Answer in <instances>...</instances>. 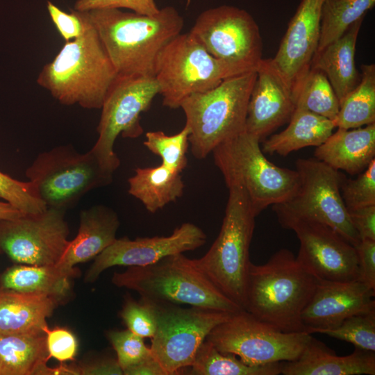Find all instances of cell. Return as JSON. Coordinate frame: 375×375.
<instances>
[{
  "mask_svg": "<svg viewBox=\"0 0 375 375\" xmlns=\"http://www.w3.org/2000/svg\"><path fill=\"white\" fill-rule=\"evenodd\" d=\"M117 74L154 77L163 48L181 33L184 20L173 6L153 15L118 8L85 11Z\"/></svg>",
  "mask_w": 375,
  "mask_h": 375,
  "instance_id": "cell-1",
  "label": "cell"
},
{
  "mask_svg": "<svg viewBox=\"0 0 375 375\" xmlns=\"http://www.w3.org/2000/svg\"><path fill=\"white\" fill-rule=\"evenodd\" d=\"M77 12L83 23V33L65 42L54 59L43 67L37 83L61 104L101 109L117 72L86 12Z\"/></svg>",
  "mask_w": 375,
  "mask_h": 375,
  "instance_id": "cell-2",
  "label": "cell"
},
{
  "mask_svg": "<svg viewBox=\"0 0 375 375\" xmlns=\"http://www.w3.org/2000/svg\"><path fill=\"white\" fill-rule=\"evenodd\" d=\"M317 283L291 251L281 249L263 265L250 263L243 309L282 331L306 332L301 315Z\"/></svg>",
  "mask_w": 375,
  "mask_h": 375,
  "instance_id": "cell-3",
  "label": "cell"
},
{
  "mask_svg": "<svg viewBox=\"0 0 375 375\" xmlns=\"http://www.w3.org/2000/svg\"><path fill=\"white\" fill-rule=\"evenodd\" d=\"M114 285L137 292L141 299L156 303L188 305L235 312L242 308L224 295L183 253L156 263L128 267L115 272Z\"/></svg>",
  "mask_w": 375,
  "mask_h": 375,
  "instance_id": "cell-4",
  "label": "cell"
},
{
  "mask_svg": "<svg viewBox=\"0 0 375 375\" xmlns=\"http://www.w3.org/2000/svg\"><path fill=\"white\" fill-rule=\"evenodd\" d=\"M260 142L244 131L212 151L228 189L243 190L256 217L268 206L290 199L299 182L296 169L281 167L268 160Z\"/></svg>",
  "mask_w": 375,
  "mask_h": 375,
  "instance_id": "cell-5",
  "label": "cell"
},
{
  "mask_svg": "<svg viewBox=\"0 0 375 375\" xmlns=\"http://www.w3.org/2000/svg\"><path fill=\"white\" fill-rule=\"evenodd\" d=\"M256 217L244 191L238 188H228L225 214L218 236L205 255L191 259L199 272L242 309L251 262L249 249Z\"/></svg>",
  "mask_w": 375,
  "mask_h": 375,
  "instance_id": "cell-6",
  "label": "cell"
},
{
  "mask_svg": "<svg viewBox=\"0 0 375 375\" xmlns=\"http://www.w3.org/2000/svg\"><path fill=\"white\" fill-rule=\"evenodd\" d=\"M256 71L224 80L217 87L193 94L180 108L190 130L192 155L201 160L221 143L245 131L247 106Z\"/></svg>",
  "mask_w": 375,
  "mask_h": 375,
  "instance_id": "cell-7",
  "label": "cell"
},
{
  "mask_svg": "<svg viewBox=\"0 0 375 375\" xmlns=\"http://www.w3.org/2000/svg\"><path fill=\"white\" fill-rule=\"evenodd\" d=\"M297 190L287 201L272 206L281 226L285 229L299 222L328 226L356 247L360 239L342 198L345 178L340 171L314 158H299Z\"/></svg>",
  "mask_w": 375,
  "mask_h": 375,
  "instance_id": "cell-8",
  "label": "cell"
},
{
  "mask_svg": "<svg viewBox=\"0 0 375 375\" xmlns=\"http://www.w3.org/2000/svg\"><path fill=\"white\" fill-rule=\"evenodd\" d=\"M244 73L247 72L214 58L189 32L178 34L163 48L154 77L163 106L176 109L189 96Z\"/></svg>",
  "mask_w": 375,
  "mask_h": 375,
  "instance_id": "cell-9",
  "label": "cell"
},
{
  "mask_svg": "<svg viewBox=\"0 0 375 375\" xmlns=\"http://www.w3.org/2000/svg\"><path fill=\"white\" fill-rule=\"evenodd\" d=\"M26 176L48 208L66 210L90 191L110 184L113 174L90 150L81 153L69 144L38 154Z\"/></svg>",
  "mask_w": 375,
  "mask_h": 375,
  "instance_id": "cell-10",
  "label": "cell"
},
{
  "mask_svg": "<svg viewBox=\"0 0 375 375\" xmlns=\"http://www.w3.org/2000/svg\"><path fill=\"white\" fill-rule=\"evenodd\" d=\"M310 336L306 332L282 331L242 309L214 327L206 340L249 365H262L296 360Z\"/></svg>",
  "mask_w": 375,
  "mask_h": 375,
  "instance_id": "cell-11",
  "label": "cell"
},
{
  "mask_svg": "<svg viewBox=\"0 0 375 375\" xmlns=\"http://www.w3.org/2000/svg\"><path fill=\"white\" fill-rule=\"evenodd\" d=\"M158 94L159 87L155 77L117 74L101 108L98 138L90 149L110 173L114 174L120 165L114 151L116 139L119 135L137 138L143 133L140 115L149 108Z\"/></svg>",
  "mask_w": 375,
  "mask_h": 375,
  "instance_id": "cell-12",
  "label": "cell"
},
{
  "mask_svg": "<svg viewBox=\"0 0 375 375\" xmlns=\"http://www.w3.org/2000/svg\"><path fill=\"white\" fill-rule=\"evenodd\" d=\"M153 303L157 326L150 349L153 357L167 375L182 374L190 367L198 349L208 333L233 313L193 306L183 308L169 303Z\"/></svg>",
  "mask_w": 375,
  "mask_h": 375,
  "instance_id": "cell-13",
  "label": "cell"
},
{
  "mask_svg": "<svg viewBox=\"0 0 375 375\" xmlns=\"http://www.w3.org/2000/svg\"><path fill=\"white\" fill-rule=\"evenodd\" d=\"M190 32L214 58L244 72L256 71L262 59L259 27L244 9L224 5L206 10Z\"/></svg>",
  "mask_w": 375,
  "mask_h": 375,
  "instance_id": "cell-14",
  "label": "cell"
},
{
  "mask_svg": "<svg viewBox=\"0 0 375 375\" xmlns=\"http://www.w3.org/2000/svg\"><path fill=\"white\" fill-rule=\"evenodd\" d=\"M65 210L47 208L35 215L1 221L0 247L15 262L30 265L57 263L69 240Z\"/></svg>",
  "mask_w": 375,
  "mask_h": 375,
  "instance_id": "cell-15",
  "label": "cell"
},
{
  "mask_svg": "<svg viewBox=\"0 0 375 375\" xmlns=\"http://www.w3.org/2000/svg\"><path fill=\"white\" fill-rule=\"evenodd\" d=\"M207 237L197 225L185 222L168 236L116 239L95 257L85 275L87 282L95 281L106 269L115 266L142 267L169 256L194 251L204 245Z\"/></svg>",
  "mask_w": 375,
  "mask_h": 375,
  "instance_id": "cell-16",
  "label": "cell"
},
{
  "mask_svg": "<svg viewBox=\"0 0 375 375\" xmlns=\"http://www.w3.org/2000/svg\"><path fill=\"white\" fill-rule=\"evenodd\" d=\"M290 230L299 241L297 261L317 279L358 280L356 249L335 230L316 222H299Z\"/></svg>",
  "mask_w": 375,
  "mask_h": 375,
  "instance_id": "cell-17",
  "label": "cell"
},
{
  "mask_svg": "<svg viewBox=\"0 0 375 375\" xmlns=\"http://www.w3.org/2000/svg\"><path fill=\"white\" fill-rule=\"evenodd\" d=\"M324 1H301L275 56L269 59L291 90L294 100L317 51Z\"/></svg>",
  "mask_w": 375,
  "mask_h": 375,
  "instance_id": "cell-18",
  "label": "cell"
},
{
  "mask_svg": "<svg viewBox=\"0 0 375 375\" xmlns=\"http://www.w3.org/2000/svg\"><path fill=\"white\" fill-rule=\"evenodd\" d=\"M374 296L375 290L358 280L317 279L315 292L302 312V322L306 330L334 328L352 315L375 312Z\"/></svg>",
  "mask_w": 375,
  "mask_h": 375,
  "instance_id": "cell-19",
  "label": "cell"
},
{
  "mask_svg": "<svg viewBox=\"0 0 375 375\" xmlns=\"http://www.w3.org/2000/svg\"><path fill=\"white\" fill-rule=\"evenodd\" d=\"M251 92L245 131L260 142L289 122L294 110L292 93L269 59H262Z\"/></svg>",
  "mask_w": 375,
  "mask_h": 375,
  "instance_id": "cell-20",
  "label": "cell"
},
{
  "mask_svg": "<svg viewBox=\"0 0 375 375\" xmlns=\"http://www.w3.org/2000/svg\"><path fill=\"white\" fill-rule=\"evenodd\" d=\"M283 375H374L375 352L355 348L340 356L321 341L310 336L300 356L281 362Z\"/></svg>",
  "mask_w": 375,
  "mask_h": 375,
  "instance_id": "cell-21",
  "label": "cell"
},
{
  "mask_svg": "<svg viewBox=\"0 0 375 375\" xmlns=\"http://www.w3.org/2000/svg\"><path fill=\"white\" fill-rule=\"evenodd\" d=\"M117 213L103 205H96L80 213L76 238L69 244L58 264L68 268L95 258L116 239L119 227Z\"/></svg>",
  "mask_w": 375,
  "mask_h": 375,
  "instance_id": "cell-22",
  "label": "cell"
},
{
  "mask_svg": "<svg viewBox=\"0 0 375 375\" xmlns=\"http://www.w3.org/2000/svg\"><path fill=\"white\" fill-rule=\"evenodd\" d=\"M315 158L351 175L362 172L375 159V123L335 132L314 152Z\"/></svg>",
  "mask_w": 375,
  "mask_h": 375,
  "instance_id": "cell-23",
  "label": "cell"
},
{
  "mask_svg": "<svg viewBox=\"0 0 375 375\" xmlns=\"http://www.w3.org/2000/svg\"><path fill=\"white\" fill-rule=\"evenodd\" d=\"M58 299L43 294L0 291V334L44 333Z\"/></svg>",
  "mask_w": 375,
  "mask_h": 375,
  "instance_id": "cell-24",
  "label": "cell"
},
{
  "mask_svg": "<svg viewBox=\"0 0 375 375\" xmlns=\"http://www.w3.org/2000/svg\"><path fill=\"white\" fill-rule=\"evenodd\" d=\"M364 18L354 22L338 40L316 53L311 67L327 77L340 103L358 84L360 74L356 67V42Z\"/></svg>",
  "mask_w": 375,
  "mask_h": 375,
  "instance_id": "cell-25",
  "label": "cell"
},
{
  "mask_svg": "<svg viewBox=\"0 0 375 375\" xmlns=\"http://www.w3.org/2000/svg\"><path fill=\"white\" fill-rule=\"evenodd\" d=\"M333 120L301 108L295 110L288 126L264 140L262 151L269 155L285 156L307 147H318L333 133Z\"/></svg>",
  "mask_w": 375,
  "mask_h": 375,
  "instance_id": "cell-26",
  "label": "cell"
},
{
  "mask_svg": "<svg viewBox=\"0 0 375 375\" xmlns=\"http://www.w3.org/2000/svg\"><path fill=\"white\" fill-rule=\"evenodd\" d=\"M128 183V193L140 201L151 213L176 201L183 194L185 188L181 173L162 164L136 168Z\"/></svg>",
  "mask_w": 375,
  "mask_h": 375,
  "instance_id": "cell-27",
  "label": "cell"
},
{
  "mask_svg": "<svg viewBox=\"0 0 375 375\" xmlns=\"http://www.w3.org/2000/svg\"><path fill=\"white\" fill-rule=\"evenodd\" d=\"M75 274L74 269H68L58 263L23 264L7 269L2 276V285L7 290L43 294L59 299L69 290V279Z\"/></svg>",
  "mask_w": 375,
  "mask_h": 375,
  "instance_id": "cell-28",
  "label": "cell"
},
{
  "mask_svg": "<svg viewBox=\"0 0 375 375\" xmlns=\"http://www.w3.org/2000/svg\"><path fill=\"white\" fill-rule=\"evenodd\" d=\"M49 358L44 333L0 334V375H35Z\"/></svg>",
  "mask_w": 375,
  "mask_h": 375,
  "instance_id": "cell-29",
  "label": "cell"
},
{
  "mask_svg": "<svg viewBox=\"0 0 375 375\" xmlns=\"http://www.w3.org/2000/svg\"><path fill=\"white\" fill-rule=\"evenodd\" d=\"M357 86L340 103L333 120L335 128H355L375 123V65L361 67Z\"/></svg>",
  "mask_w": 375,
  "mask_h": 375,
  "instance_id": "cell-30",
  "label": "cell"
},
{
  "mask_svg": "<svg viewBox=\"0 0 375 375\" xmlns=\"http://www.w3.org/2000/svg\"><path fill=\"white\" fill-rule=\"evenodd\" d=\"M281 362L249 365L234 354L217 349L205 340L186 374L192 375H278Z\"/></svg>",
  "mask_w": 375,
  "mask_h": 375,
  "instance_id": "cell-31",
  "label": "cell"
},
{
  "mask_svg": "<svg viewBox=\"0 0 375 375\" xmlns=\"http://www.w3.org/2000/svg\"><path fill=\"white\" fill-rule=\"evenodd\" d=\"M374 5L375 0H324L316 53L340 38L357 20L364 18Z\"/></svg>",
  "mask_w": 375,
  "mask_h": 375,
  "instance_id": "cell-32",
  "label": "cell"
},
{
  "mask_svg": "<svg viewBox=\"0 0 375 375\" xmlns=\"http://www.w3.org/2000/svg\"><path fill=\"white\" fill-rule=\"evenodd\" d=\"M296 108L333 120L340 108L338 99L326 75L310 67L294 95Z\"/></svg>",
  "mask_w": 375,
  "mask_h": 375,
  "instance_id": "cell-33",
  "label": "cell"
},
{
  "mask_svg": "<svg viewBox=\"0 0 375 375\" xmlns=\"http://www.w3.org/2000/svg\"><path fill=\"white\" fill-rule=\"evenodd\" d=\"M190 128L185 125L176 134L168 135L161 131L145 134L144 145L158 156L162 163L170 169L181 173L188 165L187 151L190 144Z\"/></svg>",
  "mask_w": 375,
  "mask_h": 375,
  "instance_id": "cell-34",
  "label": "cell"
},
{
  "mask_svg": "<svg viewBox=\"0 0 375 375\" xmlns=\"http://www.w3.org/2000/svg\"><path fill=\"white\" fill-rule=\"evenodd\" d=\"M306 332L325 334L355 348L375 352V312L352 315L334 328H308Z\"/></svg>",
  "mask_w": 375,
  "mask_h": 375,
  "instance_id": "cell-35",
  "label": "cell"
},
{
  "mask_svg": "<svg viewBox=\"0 0 375 375\" xmlns=\"http://www.w3.org/2000/svg\"><path fill=\"white\" fill-rule=\"evenodd\" d=\"M0 198L24 215L38 214L48 208L40 198L33 183L17 181L1 172Z\"/></svg>",
  "mask_w": 375,
  "mask_h": 375,
  "instance_id": "cell-36",
  "label": "cell"
},
{
  "mask_svg": "<svg viewBox=\"0 0 375 375\" xmlns=\"http://www.w3.org/2000/svg\"><path fill=\"white\" fill-rule=\"evenodd\" d=\"M120 317L127 329L142 338H152L157 326L156 312L152 301L140 298L139 301L126 297Z\"/></svg>",
  "mask_w": 375,
  "mask_h": 375,
  "instance_id": "cell-37",
  "label": "cell"
},
{
  "mask_svg": "<svg viewBox=\"0 0 375 375\" xmlns=\"http://www.w3.org/2000/svg\"><path fill=\"white\" fill-rule=\"evenodd\" d=\"M340 192L347 210L375 205V159L355 178H344Z\"/></svg>",
  "mask_w": 375,
  "mask_h": 375,
  "instance_id": "cell-38",
  "label": "cell"
},
{
  "mask_svg": "<svg viewBox=\"0 0 375 375\" xmlns=\"http://www.w3.org/2000/svg\"><path fill=\"white\" fill-rule=\"evenodd\" d=\"M107 338L116 351L117 360L123 371L152 356L151 349L145 344L144 338L128 329L110 331L107 333Z\"/></svg>",
  "mask_w": 375,
  "mask_h": 375,
  "instance_id": "cell-39",
  "label": "cell"
},
{
  "mask_svg": "<svg viewBox=\"0 0 375 375\" xmlns=\"http://www.w3.org/2000/svg\"><path fill=\"white\" fill-rule=\"evenodd\" d=\"M46 344L49 358L53 357L60 362L74 360L78 349L75 335L64 328L44 329Z\"/></svg>",
  "mask_w": 375,
  "mask_h": 375,
  "instance_id": "cell-40",
  "label": "cell"
},
{
  "mask_svg": "<svg viewBox=\"0 0 375 375\" xmlns=\"http://www.w3.org/2000/svg\"><path fill=\"white\" fill-rule=\"evenodd\" d=\"M99 8H128L147 15H155L160 10L155 0H77L74 6V10L77 11Z\"/></svg>",
  "mask_w": 375,
  "mask_h": 375,
  "instance_id": "cell-41",
  "label": "cell"
},
{
  "mask_svg": "<svg viewBox=\"0 0 375 375\" xmlns=\"http://www.w3.org/2000/svg\"><path fill=\"white\" fill-rule=\"evenodd\" d=\"M47 8L52 22L65 42L83 33V23L76 10L73 9L67 13L49 1L47 3Z\"/></svg>",
  "mask_w": 375,
  "mask_h": 375,
  "instance_id": "cell-42",
  "label": "cell"
},
{
  "mask_svg": "<svg viewBox=\"0 0 375 375\" xmlns=\"http://www.w3.org/2000/svg\"><path fill=\"white\" fill-rule=\"evenodd\" d=\"M355 248L358 260V281L375 290V240L361 239Z\"/></svg>",
  "mask_w": 375,
  "mask_h": 375,
  "instance_id": "cell-43",
  "label": "cell"
},
{
  "mask_svg": "<svg viewBox=\"0 0 375 375\" xmlns=\"http://www.w3.org/2000/svg\"><path fill=\"white\" fill-rule=\"evenodd\" d=\"M347 210L360 239L375 240V205Z\"/></svg>",
  "mask_w": 375,
  "mask_h": 375,
  "instance_id": "cell-44",
  "label": "cell"
},
{
  "mask_svg": "<svg viewBox=\"0 0 375 375\" xmlns=\"http://www.w3.org/2000/svg\"><path fill=\"white\" fill-rule=\"evenodd\" d=\"M79 375H123L117 359L104 358L87 365L77 367Z\"/></svg>",
  "mask_w": 375,
  "mask_h": 375,
  "instance_id": "cell-45",
  "label": "cell"
},
{
  "mask_svg": "<svg viewBox=\"0 0 375 375\" xmlns=\"http://www.w3.org/2000/svg\"><path fill=\"white\" fill-rule=\"evenodd\" d=\"M123 372L124 375H167L166 372L153 356L124 370Z\"/></svg>",
  "mask_w": 375,
  "mask_h": 375,
  "instance_id": "cell-46",
  "label": "cell"
},
{
  "mask_svg": "<svg viewBox=\"0 0 375 375\" xmlns=\"http://www.w3.org/2000/svg\"><path fill=\"white\" fill-rule=\"evenodd\" d=\"M79 375L77 367H70L61 362L56 367H47V363L42 365L36 371L35 375Z\"/></svg>",
  "mask_w": 375,
  "mask_h": 375,
  "instance_id": "cell-47",
  "label": "cell"
},
{
  "mask_svg": "<svg viewBox=\"0 0 375 375\" xmlns=\"http://www.w3.org/2000/svg\"><path fill=\"white\" fill-rule=\"evenodd\" d=\"M24 215H26L10 203L6 201H0V221H12Z\"/></svg>",
  "mask_w": 375,
  "mask_h": 375,
  "instance_id": "cell-48",
  "label": "cell"
},
{
  "mask_svg": "<svg viewBox=\"0 0 375 375\" xmlns=\"http://www.w3.org/2000/svg\"><path fill=\"white\" fill-rule=\"evenodd\" d=\"M186 1H187V6H188L190 4L191 0H186Z\"/></svg>",
  "mask_w": 375,
  "mask_h": 375,
  "instance_id": "cell-49",
  "label": "cell"
}]
</instances>
